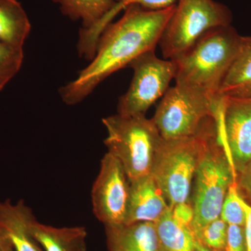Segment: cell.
I'll list each match as a JSON object with an SVG mask.
<instances>
[{"instance_id": "6da1fadb", "label": "cell", "mask_w": 251, "mask_h": 251, "mask_svg": "<svg viewBox=\"0 0 251 251\" xmlns=\"http://www.w3.org/2000/svg\"><path fill=\"white\" fill-rule=\"evenodd\" d=\"M175 4L161 10L137 4L126 7L122 17L102 32L90 64L75 80L59 89L62 101L68 105L80 103L112 74L128 67L141 54L155 50Z\"/></svg>"}, {"instance_id": "7a4b0ae2", "label": "cell", "mask_w": 251, "mask_h": 251, "mask_svg": "<svg viewBox=\"0 0 251 251\" xmlns=\"http://www.w3.org/2000/svg\"><path fill=\"white\" fill-rule=\"evenodd\" d=\"M242 36L232 25L206 31L177 58L175 85L217 101L221 84L237 57Z\"/></svg>"}, {"instance_id": "3957f363", "label": "cell", "mask_w": 251, "mask_h": 251, "mask_svg": "<svg viewBox=\"0 0 251 251\" xmlns=\"http://www.w3.org/2000/svg\"><path fill=\"white\" fill-rule=\"evenodd\" d=\"M226 149L221 143L216 119L210 117L206 123L202 155L194 177L192 229L198 235L204 227L220 218L229 186L237 181Z\"/></svg>"}, {"instance_id": "277c9868", "label": "cell", "mask_w": 251, "mask_h": 251, "mask_svg": "<svg viewBox=\"0 0 251 251\" xmlns=\"http://www.w3.org/2000/svg\"><path fill=\"white\" fill-rule=\"evenodd\" d=\"M102 123L107 130L104 140L108 153L120 162L130 182L151 174L162 137L151 119L145 115H112Z\"/></svg>"}, {"instance_id": "5b68a950", "label": "cell", "mask_w": 251, "mask_h": 251, "mask_svg": "<svg viewBox=\"0 0 251 251\" xmlns=\"http://www.w3.org/2000/svg\"><path fill=\"white\" fill-rule=\"evenodd\" d=\"M207 119L193 136L162 140L151 175L170 207L189 202L191 186L204 147Z\"/></svg>"}, {"instance_id": "8992f818", "label": "cell", "mask_w": 251, "mask_h": 251, "mask_svg": "<svg viewBox=\"0 0 251 251\" xmlns=\"http://www.w3.org/2000/svg\"><path fill=\"white\" fill-rule=\"evenodd\" d=\"M232 21L230 9L215 0H178L158 44L163 57L177 58L206 31Z\"/></svg>"}, {"instance_id": "52a82bcc", "label": "cell", "mask_w": 251, "mask_h": 251, "mask_svg": "<svg viewBox=\"0 0 251 251\" xmlns=\"http://www.w3.org/2000/svg\"><path fill=\"white\" fill-rule=\"evenodd\" d=\"M219 102L175 85L162 97L151 120L163 139L188 138L198 133L208 117H216Z\"/></svg>"}, {"instance_id": "ba28073f", "label": "cell", "mask_w": 251, "mask_h": 251, "mask_svg": "<svg viewBox=\"0 0 251 251\" xmlns=\"http://www.w3.org/2000/svg\"><path fill=\"white\" fill-rule=\"evenodd\" d=\"M128 67L133 70V78L128 90L119 99L117 114L143 116L169 89L176 75V63L173 59H160L152 50L135 58Z\"/></svg>"}, {"instance_id": "9c48e42d", "label": "cell", "mask_w": 251, "mask_h": 251, "mask_svg": "<svg viewBox=\"0 0 251 251\" xmlns=\"http://www.w3.org/2000/svg\"><path fill=\"white\" fill-rule=\"evenodd\" d=\"M130 180L120 162L107 152L92 189L93 212L104 226L125 224Z\"/></svg>"}, {"instance_id": "30bf717a", "label": "cell", "mask_w": 251, "mask_h": 251, "mask_svg": "<svg viewBox=\"0 0 251 251\" xmlns=\"http://www.w3.org/2000/svg\"><path fill=\"white\" fill-rule=\"evenodd\" d=\"M216 122L220 140L240 174L251 162V99L221 98Z\"/></svg>"}, {"instance_id": "8fae6325", "label": "cell", "mask_w": 251, "mask_h": 251, "mask_svg": "<svg viewBox=\"0 0 251 251\" xmlns=\"http://www.w3.org/2000/svg\"><path fill=\"white\" fill-rule=\"evenodd\" d=\"M170 206L151 175L131 181L125 224L158 221Z\"/></svg>"}, {"instance_id": "7c38bea8", "label": "cell", "mask_w": 251, "mask_h": 251, "mask_svg": "<svg viewBox=\"0 0 251 251\" xmlns=\"http://www.w3.org/2000/svg\"><path fill=\"white\" fill-rule=\"evenodd\" d=\"M108 251H166L162 247L155 223L142 222L105 226Z\"/></svg>"}, {"instance_id": "4fadbf2b", "label": "cell", "mask_w": 251, "mask_h": 251, "mask_svg": "<svg viewBox=\"0 0 251 251\" xmlns=\"http://www.w3.org/2000/svg\"><path fill=\"white\" fill-rule=\"evenodd\" d=\"M34 218L23 201L16 204L9 200L0 202V225L14 251H44L31 232V224Z\"/></svg>"}, {"instance_id": "5bb4252c", "label": "cell", "mask_w": 251, "mask_h": 251, "mask_svg": "<svg viewBox=\"0 0 251 251\" xmlns=\"http://www.w3.org/2000/svg\"><path fill=\"white\" fill-rule=\"evenodd\" d=\"M218 97L251 99V36H242L239 52L221 84Z\"/></svg>"}, {"instance_id": "9a60e30c", "label": "cell", "mask_w": 251, "mask_h": 251, "mask_svg": "<svg viewBox=\"0 0 251 251\" xmlns=\"http://www.w3.org/2000/svg\"><path fill=\"white\" fill-rule=\"evenodd\" d=\"M31 230L44 251H86L87 249L85 227H54L41 224L34 218L31 221Z\"/></svg>"}, {"instance_id": "2e32d148", "label": "cell", "mask_w": 251, "mask_h": 251, "mask_svg": "<svg viewBox=\"0 0 251 251\" xmlns=\"http://www.w3.org/2000/svg\"><path fill=\"white\" fill-rule=\"evenodd\" d=\"M176 0H120L116 6L107 16L92 29L80 31L77 49L78 53L87 59H91L95 54L99 37L105 27L112 23L113 18L127 6L132 4L140 5L145 9L161 10L174 6Z\"/></svg>"}, {"instance_id": "e0dca14e", "label": "cell", "mask_w": 251, "mask_h": 251, "mask_svg": "<svg viewBox=\"0 0 251 251\" xmlns=\"http://www.w3.org/2000/svg\"><path fill=\"white\" fill-rule=\"evenodd\" d=\"M31 23L17 0H0V41L23 48L30 34Z\"/></svg>"}, {"instance_id": "ac0fdd59", "label": "cell", "mask_w": 251, "mask_h": 251, "mask_svg": "<svg viewBox=\"0 0 251 251\" xmlns=\"http://www.w3.org/2000/svg\"><path fill=\"white\" fill-rule=\"evenodd\" d=\"M72 21H80V31L92 29L115 8L120 0H52Z\"/></svg>"}, {"instance_id": "d6986e66", "label": "cell", "mask_w": 251, "mask_h": 251, "mask_svg": "<svg viewBox=\"0 0 251 251\" xmlns=\"http://www.w3.org/2000/svg\"><path fill=\"white\" fill-rule=\"evenodd\" d=\"M157 234L166 251H194L197 239L191 227L175 221L171 207L155 222Z\"/></svg>"}, {"instance_id": "ffe728a7", "label": "cell", "mask_w": 251, "mask_h": 251, "mask_svg": "<svg viewBox=\"0 0 251 251\" xmlns=\"http://www.w3.org/2000/svg\"><path fill=\"white\" fill-rule=\"evenodd\" d=\"M23 48L0 41V91L12 80L22 67Z\"/></svg>"}, {"instance_id": "44dd1931", "label": "cell", "mask_w": 251, "mask_h": 251, "mask_svg": "<svg viewBox=\"0 0 251 251\" xmlns=\"http://www.w3.org/2000/svg\"><path fill=\"white\" fill-rule=\"evenodd\" d=\"M228 224L221 218L214 220L196 236L198 242L214 251H225Z\"/></svg>"}, {"instance_id": "7402d4cb", "label": "cell", "mask_w": 251, "mask_h": 251, "mask_svg": "<svg viewBox=\"0 0 251 251\" xmlns=\"http://www.w3.org/2000/svg\"><path fill=\"white\" fill-rule=\"evenodd\" d=\"M220 218L228 225L245 226L247 216L239 201L237 181H234L229 186L221 209Z\"/></svg>"}, {"instance_id": "603a6c76", "label": "cell", "mask_w": 251, "mask_h": 251, "mask_svg": "<svg viewBox=\"0 0 251 251\" xmlns=\"http://www.w3.org/2000/svg\"><path fill=\"white\" fill-rule=\"evenodd\" d=\"M225 251H248L244 226L228 225Z\"/></svg>"}, {"instance_id": "cb8c5ba5", "label": "cell", "mask_w": 251, "mask_h": 251, "mask_svg": "<svg viewBox=\"0 0 251 251\" xmlns=\"http://www.w3.org/2000/svg\"><path fill=\"white\" fill-rule=\"evenodd\" d=\"M172 214L179 224L191 227L194 219L195 212L193 204L189 202H181L171 207ZM193 230V229H192Z\"/></svg>"}, {"instance_id": "d4e9b609", "label": "cell", "mask_w": 251, "mask_h": 251, "mask_svg": "<svg viewBox=\"0 0 251 251\" xmlns=\"http://www.w3.org/2000/svg\"><path fill=\"white\" fill-rule=\"evenodd\" d=\"M237 184L239 194L251 205V167L237 175Z\"/></svg>"}, {"instance_id": "484cf974", "label": "cell", "mask_w": 251, "mask_h": 251, "mask_svg": "<svg viewBox=\"0 0 251 251\" xmlns=\"http://www.w3.org/2000/svg\"><path fill=\"white\" fill-rule=\"evenodd\" d=\"M12 247L10 242L9 238L7 237L6 231L3 228L2 226L0 225V249Z\"/></svg>"}, {"instance_id": "4316f807", "label": "cell", "mask_w": 251, "mask_h": 251, "mask_svg": "<svg viewBox=\"0 0 251 251\" xmlns=\"http://www.w3.org/2000/svg\"><path fill=\"white\" fill-rule=\"evenodd\" d=\"M194 251H214L211 250L209 248L205 247V246L203 245L202 244H201V242H198L197 240V243H196V249H195Z\"/></svg>"}, {"instance_id": "83f0119b", "label": "cell", "mask_w": 251, "mask_h": 251, "mask_svg": "<svg viewBox=\"0 0 251 251\" xmlns=\"http://www.w3.org/2000/svg\"><path fill=\"white\" fill-rule=\"evenodd\" d=\"M0 251H14V249H13L12 247H6V248H2V249H0Z\"/></svg>"}, {"instance_id": "f1b7e54d", "label": "cell", "mask_w": 251, "mask_h": 251, "mask_svg": "<svg viewBox=\"0 0 251 251\" xmlns=\"http://www.w3.org/2000/svg\"><path fill=\"white\" fill-rule=\"evenodd\" d=\"M249 167H251V162L250 163V164H249V166H247V168H249ZM247 168H246V169H247Z\"/></svg>"}]
</instances>
